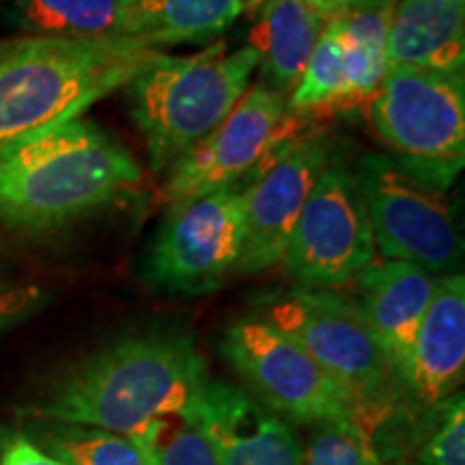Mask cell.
I'll use <instances>...</instances> for the list:
<instances>
[{
	"mask_svg": "<svg viewBox=\"0 0 465 465\" xmlns=\"http://www.w3.org/2000/svg\"><path fill=\"white\" fill-rule=\"evenodd\" d=\"M207 381V364L190 336L130 334L63 369L26 414L138 435L155 420L194 411Z\"/></svg>",
	"mask_w": 465,
	"mask_h": 465,
	"instance_id": "6da1fadb",
	"label": "cell"
},
{
	"mask_svg": "<svg viewBox=\"0 0 465 465\" xmlns=\"http://www.w3.org/2000/svg\"><path fill=\"white\" fill-rule=\"evenodd\" d=\"M263 319L345 388L356 405V420L371 435L392 416L403 388L347 298L330 289H295L267 300Z\"/></svg>",
	"mask_w": 465,
	"mask_h": 465,
	"instance_id": "5b68a950",
	"label": "cell"
},
{
	"mask_svg": "<svg viewBox=\"0 0 465 465\" xmlns=\"http://www.w3.org/2000/svg\"><path fill=\"white\" fill-rule=\"evenodd\" d=\"M0 465H63L48 452L39 449L28 435H14L3 444Z\"/></svg>",
	"mask_w": 465,
	"mask_h": 465,
	"instance_id": "4316f807",
	"label": "cell"
},
{
	"mask_svg": "<svg viewBox=\"0 0 465 465\" xmlns=\"http://www.w3.org/2000/svg\"><path fill=\"white\" fill-rule=\"evenodd\" d=\"M295 130L289 97L263 80L207 138L192 147L168 171L166 199L171 205L246 179Z\"/></svg>",
	"mask_w": 465,
	"mask_h": 465,
	"instance_id": "8fae6325",
	"label": "cell"
},
{
	"mask_svg": "<svg viewBox=\"0 0 465 465\" xmlns=\"http://www.w3.org/2000/svg\"><path fill=\"white\" fill-rule=\"evenodd\" d=\"M397 0H353L334 17L345 58L349 106L369 104L388 69L386 39Z\"/></svg>",
	"mask_w": 465,
	"mask_h": 465,
	"instance_id": "d6986e66",
	"label": "cell"
},
{
	"mask_svg": "<svg viewBox=\"0 0 465 465\" xmlns=\"http://www.w3.org/2000/svg\"><path fill=\"white\" fill-rule=\"evenodd\" d=\"M332 108H349V93L339 26L330 20L325 22L298 86L289 95V113L308 114Z\"/></svg>",
	"mask_w": 465,
	"mask_h": 465,
	"instance_id": "7402d4cb",
	"label": "cell"
},
{
	"mask_svg": "<svg viewBox=\"0 0 465 465\" xmlns=\"http://www.w3.org/2000/svg\"><path fill=\"white\" fill-rule=\"evenodd\" d=\"M127 0H11L7 20L20 35L124 39Z\"/></svg>",
	"mask_w": 465,
	"mask_h": 465,
	"instance_id": "ffe728a7",
	"label": "cell"
},
{
	"mask_svg": "<svg viewBox=\"0 0 465 465\" xmlns=\"http://www.w3.org/2000/svg\"><path fill=\"white\" fill-rule=\"evenodd\" d=\"M302 3H304L317 17H322L323 22H330L334 20V17L345 14V11L353 5V0H302Z\"/></svg>",
	"mask_w": 465,
	"mask_h": 465,
	"instance_id": "83f0119b",
	"label": "cell"
},
{
	"mask_svg": "<svg viewBox=\"0 0 465 465\" xmlns=\"http://www.w3.org/2000/svg\"><path fill=\"white\" fill-rule=\"evenodd\" d=\"M28 438L63 465H153L147 446L104 429L35 420Z\"/></svg>",
	"mask_w": 465,
	"mask_h": 465,
	"instance_id": "44dd1931",
	"label": "cell"
},
{
	"mask_svg": "<svg viewBox=\"0 0 465 465\" xmlns=\"http://www.w3.org/2000/svg\"><path fill=\"white\" fill-rule=\"evenodd\" d=\"M369 114L407 174L438 192L457 182L465 164L463 74L388 65Z\"/></svg>",
	"mask_w": 465,
	"mask_h": 465,
	"instance_id": "8992f818",
	"label": "cell"
},
{
	"mask_svg": "<svg viewBox=\"0 0 465 465\" xmlns=\"http://www.w3.org/2000/svg\"><path fill=\"white\" fill-rule=\"evenodd\" d=\"M45 304V291L39 284L0 282V334L26 322Z\"/></svg>",
	"mask_w": 465,
	"mask_h": 465,
	"instance_id": "484cf974",
	"label": "cell"
},
{
	"mask_svg": "<svg viewBox=\"0 0 465 465\" xmlns=\"http://www.w3.org/2000/svg\"><path fill=\"white\" fill-rule=\"evenodd\" d=\"M164 50L132 39H0V149L78 119Z\"/></svg>",
	"mask_w": 465,
	"mask_h": 465,
	"instance_id": "3957f363",
	"label": "cell"
},
{
	"mask_svg": "<svg viewBox=\"0 0 465 465\" xmlns=\"http://www.w3.org/2000/svg\"><path fill=\"white\" fill-rule=\"evenodd\" d=\"M267 0H242V7H243V11H248V14L257 15Z\"/></svg>",
	"mask_w": 465,
	"mask_h": 465,
	"instance_id": "f1b7e54d",
	"label": "cell"
},
{
	"mask_svg": "<svg viewBox=\"0 0 465 465\" xmlns=\"http://www.w3.org/2000/svg\"><path fill=\"white\" fill-rule=\"evenodd\" d=\"M351 282L356 284V298L349 302L401 383L438 276L407 261L375 259Z\"/></svg>",
	"mask_w": 465,
	"mask_h": 465,
	"instance_id": "5bb4252c",
	"label": "cell"
},
{
	"mask_svg": "<svg viewBox=\"0 0 465 465\" xmlns=\"http://www.w3.org/2000/svg\"><path fill=\"white\" fill-rule=\"evenodd\" d=\"M438 420L424 440L420 465H465V399L450 394L435 405Z\"/></svg>",
	"mask_w": 465,
	"mask_h": 465,
	"instance_id": "d4e9b609",
	"label": "cell"
},
{
	"mask_svg": "<svg viewBox=\"0 0 465 465\" xmlns=\"http://www.w3.org/2000/svg\"><path fill=\"white\" fill-rule=\"evenodd\" d=\"M375 259L373 231L356 177L334 155L302 209L282 263L308 289H334L351 282Z\"/></svg>",
	"mask_w": 465,
	"mask_h": 465,
	"instance_id": "30bf717a",
	"label": "cell"
},
{
	"mask_svg": "<svg viewBox=\"0 0 465 465\" xmlns=\"http://www.w3.org/2000/svg\"><path fill=\"white\" fill-rule=\"evenodd\" d=\"M250 174L171 205L144 265V278L151 284L173 293L201 295L218 289L237 270L246 232Z\"/></svg>",
	"mask_w": 465,
	"mask_h": 465,
	"instance_id": "ba28073f",
	"label": "cell"
},
{
	"mask_svg": "<svg viewBox=\"0 0 465 465\" xmlns=\"http://www.w3.org/2000/svg\"><path fill=\"white\" fill-rule=\"evenodd\" d=\"M465 276H440L411 345L401 388L418 405L435 407L463 381Z\"/></svg>",
	"mask_w": 465,
	"mask_h": 465,
	"instance_id": "9a60e30c",
	"label": "cell"
},
{
	"mask_svg": "<svg viewBox=\"0 0 465 465\" xmlns=\"http://www.w3.org/2000/svg\"><path fill=\"white\" fill-rule=\"evenodd\" d=\"M143 173L113 134L67 121L0 149V224L44 235L132 194Z\"/></svg>",
	"mask_w": 465,
	"mask_h": 465,
	"instance_id": "7a4b0ae2",
	"label": "cell"
},
{
	"mask_svg": "<svg viewBox=\"0 0 465 465\" xmlns=\"http://www.w3.org/2000/svg\"><path fill=\"white\" fill-rule=\"evenodd\" d=\"M334 155V138L312 132L278 144L254 168L246 190V232L237 272L259 274L282 263L302 209Z\"/></svg>",
	"mask_w": 465,
	"mask_h": 465,
	"instance_id": "7c38bea8",
	"label": "cell"
},
{
	"mask_svg": "<svg viewBox=\"0 0 465 465\" xmlns=\"http://www.w3.org/2000/svg\"><path fill=\"white\" fill-rule=\"evenodd\" d=\"M441 3L450 5V7H457V9H465V0H441Z\"/></svg>",
	"mask_w": 465,
	"mask_h": 465,
	"instance_id": "f546056e",
	"label": "cell"
},
{
	"mask_svg": "<svg viewBox=\"0 0 465 465\" xmlns=\"http://www.w3.org/2000/svg\"><path fill=\"white\" fill-rule=\"evenodd\" d=\"M132 438L147 446L153 465H220L216 450L199 427L194 411L155 420Z\"/></svg>",
	"mask_w": 465,
	"mask_h": 465,
	"instance_id": "cb8c5ba5",
	"label": "cell"
},
{
	"mask_svg": "<svg viewBox=\"0 0 465 465\" xmlns=\"http://www.w3.org/2000/svg\"><path fill=\"white\" fill-rule=\"evenodd\" d=\"M243 14L242 0H127L124 39L164 50L224 33Z\"/></svg>",
	"mask_w": 465,
	"mask_h": 465,
	"instance_id": "ac0fdd59",
	"label": "cell"
},
{
	"mask_svg": "<svg viewBox=\"0 0 465 465\" xmlns=\"http://www.w3.org/2000/svg\"><path fill=\"white\" fill-rule=\"evenodd\" d=\"M257 67L259 56L250 45L229 50L223 39L194 54L160 52L127 84L132 119L143 134L151 168L171 171L216 130L246 95Z\"/></svg>",
	"mask_w": 465,
	"mask_h": 465,
	"instance_id": "277c9868",
	"label": "cell"
},
{
	"mask_svg": "<svg viewBox=\"0 0 465 465\" xmlns=\"http://www.w3.org/2000/svg\"><path fill=\"white\" fill-rule=\"evenodd\" d=\"M388 65L463 74L465 9L441 0H397L386 39Z\"/></svg>",
	"mask_w": 465,
	"mask_h": 465,
	"instance_id": "2e32d148",
	"label": "cell"
},
{
	"mask_svg": "<svg viewBox=\"0 0 465 465\" xmlns=\"http://www.w3.org/2000/svg\"><path fill=\"white\" fill-rule=\"evenodd\" d=\"M323 28L325 22L302 0H267L257 14L248 44L259 56L261 80L289 97Z\"/></svg>",
	"mask_w": 465,
	"mask_h": 465,
	"instance_id": "e0dca14e",
	"label": "cell"
},
{
	"mask_svg": "<svg viewBox=\"0 0 465 465\" xmlns=\"http://www.w3.org/2000/svg\"><path fill=\"white\" fill-rule=\"evenodd\" d=\"M399 465H403V463H399Z\"/></svg>",
	"mask_w": 465,
	"mask_h": 465,
	"instance_id": "4dcf8cb0",
	"label": "cell"
},
{
	"mask_svg": "<svg viewBox=\"0 0 465 465\" xmlns=\"http://www.w3.org/2000/svg\"><path fill=\"white\" fill-rule=\"evenodd\" d=\"M302 465H383L373 435L353 416L308 424Z\"/></svg>",
	"mask_w": 465,
	"mask_h": 465,
	"instance_id": "603a6c76",
	"label": "cell"
},
{
	"mask_svg": "<svg viewBox=\"0 0 465 465\" xmlns=\"http://www.w3.org/2000/svg\"><path fill=\"white\" fill-rule=\"evenodd\" d=\"M194 416L220 465H302L291 424L242 388L209 380Z\"/></svg>",
	"mask_w": 465,
	"mask_h": 465,
	"instance_id": "4fadbf2b",
	"label": "cell"
},
{
	"mask_svg": "<svg viewBox=\"0 0 465 465\" xmlns=\"http://www.w3.org/2000/svg\"><path fill=\"white\" fill-rule=\"evenodd\" d=\"M220 351L257 394L254 399L284 420L308 427L330 418H356V405L345 388L263 317L231 323Z\"/></svg>",
	"mask_w": 465,
	"mask_h": 465,
	"instance_id": "9c48e42d",
	"label": "cell"
},
{
	"mask_svg": "<svg viewBox=\"0 0 465 465\" xmlns=\"http://www.w3.org/2000/svg\"><path fill=\"white\" fill-rule=\"evenodd\" d=\"M375 250L431 276L461 274L463 237L455 213L438 192L407 174L388 153H366L353 168Z\"/></svg>",
	"mask_w": 465,
	"mask_h": 465,
	"instance_id": "52a82bcc",
	"label": "cell"
}]
</instances>
